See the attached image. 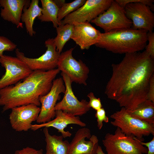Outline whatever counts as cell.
<instances>
[{
    "mask_svg": "<svg viewBox=\"0 0 154 154\" xmlns=\"http://www.w3.org/2000/svg\"><path fill=\"white\" fill-rule=\"evenodd\" d=\"M112 66V75L105 92L108 98L128 111L148 100L149 80L154 74V58L145 50L128 53Z\"/></svg>",
    "mask_w": 154,
    "mask_h": 154,
    "instance_id": "6da1fadb",
    "label": "cell"
},
{
    "mask_svg": "<svg viewBox=\"0 0 154 154\" xmlns=\"http://www.w3.org/2000/svg\"><path fill=\"white\" fill-rule=\"evenodd\" d=\"M60 72L57 68L33 71L22 82L0 89V106L3 107V111L29 104L39 106L40 97L49 92Z\"/></svg>",
    "mask_w": 154,
    "mask_h": 154,
    "instance_id": "7a4b0ae2",
    "label": "cell"
},
{
    "mask_svg": "<svg viewBox=\"0 0 154 154\" xmlns=\"http://www.w3.org/2000/svg\"><path fill=\"white\" fill-rule=\"evenodd\" d=\"M147 33L129 28L101 33L95 45L116 54L139 52L144 49L147 44Z\"/></svg>",
    "mask_w": 154,
    "mask_h": 154,
    "instance_id": "3957f363",
    "label": "cell"
},
{
    "mask_svg": "<svg viewBox=\"0 0 154 154\" xmlns=\"http://www.w3.org/2000/svg\"><path fill=\"white\" fill-rule=\"evenodd\" d=\"M133 135H126L118 128L114 134L108 133L102 140L107 154H145L148 149Z\"/></svg>",
    "mask_w": 154,
    "mask_h": 154,
    "instance_id": "277c9868",
    "label": "cell"
},
{
    "mask_svg": "<svg viewBox=\"0 0 154 154\" xmlns=\"http://www.w3.org/2000/svg\"><path fill=\"white\" fill-rule=\"evenodd\" d=\"M124 9L126 16L132 23L131 27L148 32L153 31L154 27L153 0H132Z\"/></svg>",
    "mask_w": 154,
    "mask_h": 154,
    "instance_id": "5b68a950",
    "label": "cell"
},
{
    "mask_svg": "<svg viewBox=\"0 0 154 154\" xmlns=\"http://www.w3.org/2000/svg\"><path fill=\"white\" fill-rule=\"evenodd\" d=\"M110 117L113 119L111 124L119 128L126 135H133L143 140V136L154 135V125L132 117L123 107L113 113Z\"/></svg>",
    "mask_w": 154,
    "mask_h": 154,
    "instance_id": "8992f818",
    "label": "cell"
},
{
    "mask_svg": "<svg viewBox=\"0 0 154 154\" xmlns=\"http://www.w3.org/2000/svg\"><path fill=\"white\" fill-rule=\"evenodd\" d=\"M103 29L104 32L131 28L132 23L126 16L124 8L113 0L109 8L91 22Z\"/></svg>",
    "mask_w": 154,
    "mask_h": 154,
    "instance_id": "52a82bcc",
    "label": "cell"
},
{
    "mask_svg": "<svg viewBox=\"0 0 154 154\" xmlns=\"http://www.w3.org/2000/svg\"><path fill=\"white\" fill-rule=\"evenodd\" d=\"M74 49L71 48L61 53L57 68L66 75L72 82L86 86L89 69L82 60H77L73 57Z\"/></svg>",
    "mask_w": 154,
    "mask_h": 154,
    "instance_id": "ba28073f",
    "label": "cell"
},
{
    "mask_svg": "<svg viewBox=\"0 0 154 154\" xmlns=\"http://www.w3.org/2000/svg\"><path fill=\"white\" fill-rule=\"evenodd\" d=\"M47 49L45 52L38 58H29L18 48L16 49V57L24 62L32 71H47L57 67L60 54L56 50L53 38H48L45 42Z\"/></svg>",
    "mask_w": 154,
    "mask_h": 154,
    "instance_id": "9c48e42d",
    "label": "cell"
},
{
    "mask_svg": "<svg viewBox=\"0 0 154 154\" xmlns=\"http://www.w3.org/2000/svg\"><path fill=\"white\" fill-rule=\"evenodd\" d=\"M0 63L5 70L0 78V89L16 84L27 77L32 72L23 61L17 57L4 55Z\"/></svg>",
    "mask_w": 154,
    "mask_h": 154,
    "instance_id": "30bf717a",
    "label": "cell"
},
{
    "mask_svg": "<svg viewBox=\"0 0 154 154\" xmlns=\"http://www.w3.org/2000/svg\"><path fill=\"white\" fill-rule=\"evenodd\" d=\"M113 0H87L75 11L66 16L60 25L91 22L106 11Z\"/></svg>",
    "mask_w": 154,
    "mask_h": 154,
    "instance_id": "8fae6325",
    "label": "cell"
},
{
    "mask_svg": "<svg viewBox=\"0 0 154 154\" xmlns=\"http://www.w3.org/2000/svg\"><path fill=\"white\" fill-rule=\"evenodd\" d=\"M65 86L62 77L55 79L51 88L46 95L39 99L41 105L40 110L36 121L39 123L48 122L55 117V107L58 100L60 98V94L64 93Z\"/></svg>",
    "mask_w": 154,
    "mask_h": 154,
    "instance_id": "7c38bea8",
    "label": "cell"
},
{
    "mask_svg": "<svg viewBox=\"0 0 154 154\" xmlns=\"http://www.w3.org/2000/svg\"><path fill=\"white\" fill-rule=\"evenodd\" d=\"M61 75L65 85V91L62 100L56 103L55 110H61L78 116L85 114L90 110L88 102L84 99L79 101L73 92L72 81L65 74L61 72Z\"/></svg>",
    "mask_w": 154,
    "mask_h": 154,
    "instance_id": "4fadbf2b",
    "label": "cell"
},
{
    "mask_svg": "<svg viewBox=\"0 0 154 154\" xmlns=\"http://www.w3.org/2000/svg\"><path fill=\"white\" fill-rule=\"evenodd\" d=\"M9 119L12 128L17 131H27L31 129L32 122L37 121L40 108L29 104L12 108Z\"/></svg>",
    "mask_w": 154,
    "mask_h": 154,
    "instance_id": "5bb4252c",
    "label": "cell"
},
{
    "mask_svg": "<svg viewBox=\"0 0 154 154\" xmlns=\"http://www.w3.org/2000/svg\"><path fill=\"white\" fill-rule=\"evenodd\" d=\"M98 145L97 137L91 135L89 128L82 127L77 130L70 143L68 154H88Z\"/></svg>",
    "mask_w": 154,
    "mask_h": 154,
    "instance_id": "9a60e30c",
    "label": "cell"
},
{
    "mask_svg": "<svg viewBox=\"0 0 154 154\" xmlns=\"http://www.w3.org/2000/svg\"><path fill=\"white\" fill-rule=\"evenodd\" d=\"M73 30L71 39L78 45L81 49H88L98 41L101 33L90 22L76 23L73 24Z\"/></svg>",
    "mask_w": 154,
    "mask_h": 154,
    "instance_id": "2e32d148",
    "label": "cell"
},
{
    "mask_svg": "<svg viewBox=\"0 0 154 154\" xmlns=\"http://www.w3.org/2000/svg\"><path fill=\"white\" fill-rule=\"evenodd\" d=\"M56 117L48 122L40 124H32L31 129L36 131L42 127H52L58 130L61 133L63 137H70L72 133L68 131H64V129L70 124H74L81 127L86 126V124L82 122L79 116H73L64 112L61 110L56 111Z\"/></svg>",
    "mask_w": 154,
    "mask_h": 154,
    "instance_id": "e0dca14e",
    "label": "cell"
},
{
    "mask_svg": "<svg viewBox=\"0 0 154 154\" xmlns=\"http://www.w3.org/2000/svg\"><path fill=\"white\" fill-rule=\"evenodd\" d=\"M31 1L28 0H0L1 16L4 20L11 22L17 27L23 28L20 21L23 9L29 7Z\"/></svg>",
    "mask_w": 154,
    "mask_h": 154,
    "instance_id": "ac0fdd59",
    "label": "cell"
},
{
    "mask_svg": "<svg viewBox=\"0 0 154 154\" xmlns=\"http://www.w3.org/2000/svg\"><path fill=\"white\" fill-rule=\"evenodd\" d=\"M43 132L46 143V154H68L70 143L63 140L61 135H51L48 128L44 127Z\"/></svg>",
    "mask_w": 154,
    "mask_h": 154,
    "instance_id": "d6986e66",
    "label": "cell"
},
{
    "mask_svg": "<svg viewBox=\"0 0 154 154\" xmlns=\"http://www.w3.org/2000/svg\"><path fill=\"white\" fill-rule=\"evenodd\" d=\"M38 2V0H32L29 7H24L21 16V20L25 23L27 32L31 36L36 33L33 28L34 20L42 15V8L39 7Z\"/></svg>",
    "mask_w": 154,
    "mask_h": 154,
    "instance_id": "ffe728a7",
    "label": "cell"
},
{
    "mask_svg": "<svg viewBox=\"0 0 154 154\" xmlns=\"http://www.w3.org/2000/svg\"><path fill=\"white\" fill-rule=\"evenodd\" d=\"M127 111L132 117L154 125V103L151 100H147L135 110Z\"/></svg>",
    "mask_w": 154,
    "mask_h": 154,
    "instance_id": "44dd1931",
    "label": "cell"
},
{
    "mask_svg": "<svg viewBox=\"0 0 154 154\" xmlns=\"http://www.w3.org/2000/svg\"><path fill=\"white\" fill-rule=\"evenodd\" d=\"M42 15L37 17L41 22H52L53 26L56 28L60 25L58 20L59 8L53 0H41Z\"/></svg>",
    "mask_w": 154,
    "mask_h": 154,
    "instance_id": "7402d4cb",
    "label": "cell"
},
{
    "mask_svg": "<svg viewBox=\"0 0 154 154\" xmlns=\"http://www.w3.org/2000/svg\"><path fill=\"white\" fill-rule=\"evenodd\" d=\"M73 27V25L68 23L60 25L56 28L57 35L53 38V41L56 50L60 54L66 42L71 38Z\"/></svg>",
    "mask_w": 154,
    "mask_h": 154,
    "instance_id": "603a6c76",
    "label": "cell"
},
{
    "mask_svg": "<svg viewBox=\"0 0 154 154\" xmlns=\"http://www.w3.org/2000/svg\"><path fill=\"white\" fill-rule=\"evenodd\" d=\"M86 0H75L70 3H65L59 9L58 20L60 23L66 16L75 11L83 5Z\"/></svg>",
    "mask_w": 154,
    "mask_h": 154,
    "instance_id": "cb8c5ba5",
    "label": "cell"
},
{
    "mask_svg": "<svg viewBox=\"0 0 154 154\" xmlns=\"http://www.w3.org/2000/svg\"><path fill=\"white\" fill-rule=\"evenodd\" d=\"M17 45L7 37L0 36V57L5 51H11L15 49Z\"/></svg>",
    "mask_w": 154,
    "mask_h": 154,
    "instance_id": "d4e9b609",
    "label": "cell"
},
{
    "mask_svg": "<svg viewBox=\"0 0 154 154\" xmlns=\"http://www.w3.org/2000/svg\"><path fill=\"white\" fill-rule=\"evenodd\" d=\"M95 117L97 118V127L100 130L102 127L103 122L108 123L109 121V118L106 116V111L102 107L96 111Z\"/></svg>",
    "mask_w": 154,
    "mask_h": 154,
    "instance_id": "484cf974",
    "label": "cell"
},
{
    "mask_svg": "<svg viewBox=\"0 0 154 154\" xmlns=\"http://www.w3.org/2000/svg\"><path fill=\"white\" fill-rule=\"evenodd\" d=\"M148 43L146 45L145 51L152 58H154V33L153 31L147 33Z\"/></svg>",
    "mask_w": 154,
    "mask_h": 154,
    "instance_id": "4316f807",
    "label": "cell"
},
{
    "mask_svg": "<svg viewBox=\"0 0 154 154\" xmlns=\"http://www.w3.org/2000/svg\"><path fill=\"white\" fill-rule=\"evenodd\" d=\"M87 96L90 100L88 104L90 108H92L96 111L102 107L100 98H96L93 92H91L88 93Z\"/></svg>",
    "mask_w": 154,
    "mask_h": 154,
    "instance_id": "83f0119b",
    "label": "cell"
},
{
    "mask_svg": "<svg viewBox=\"0 0 154 154\" xmlns=\"http://www.w3.org/2000/svg\"><path fill=\"white\" fill-rule=\"evenodd\" d=\"M14 154H43L42 149L36 150L29 147L15 151Z\"/></svg>",
    "mask_w": 154,
    "mask_h": 154,
    "instance_id": "f1b7e54d",
    "label": "cell"
},
{
    "mask_svg": "<svg viewBox=\"0 0 154 154\" xmlns=\"http://www.w3.org/2000/svg\"><path fill=\"white\" fill-rule=\"evenodd\" d=\"M147 99L154 103V74L151 76L149 80Z\"/></svg>",
    "mask_w": 154,
    "mask_h": 154,
    "instance_id": "f546056e",
    "label": "cell"
},
{
    "mask_svg": "<svg viewBox=\"0 0 154 154\" xmlns=\"http://www.w3.org/2000/svg\"><path fill=\"white\" fill-rule=\"evenodd\" d=\"M140 141L141 144L147 147L148 152L147 154H154V137L149 142H144Z\"/></svg>",
    "mask_w": 154,
    "mask_h": 154,
    "instance_id": "4dcf8cb0",
    "label": "cell"
},
{
    "mask_svg": "<svg viewBox=\"0 0 154 154\" xmlns=\"http://www.w3.org/2000/svg\"><path fill=\"white\" fill-rule=\"evenodd\" d=\"M54 1L59 9L65 3V1L64 0H54Z\"/></svg>",
    "mask_w": 154,
    "mask_h": 154,
    "instance_id": "1f68e13d",
    "label": "cell"
},
{
    "mask_svg": "<svg viewBox=\"0 0 154 154\" xmlns=\"http://www.w3.org/2000/svg\"><path fill=\"white\" fill-rule=\"evenodd\" d=\"M96 154H105L103 151L101 147L98 145L96 151Z\"/></svg>",
    "mask_w": 154,
    "mask_h": 154,
    "instance_id": "d6a6232c",
    "label": "cell"
},
{
    "mask_svg": "<svg viewBox=\"0 0 154 154\" xmlns=\"http://www.w3.org/2000/svg\"><path fill=\"white\" fill-rule=\"evenodd\" d=\"M97 147L95 148L92 152L88 154H96V151Z\"/></svg>",
    "mask_w": 154,
    "mask_h": 154,
    "instance_id": "836d02e7",
    "label": "cell"
}]
</instances>
